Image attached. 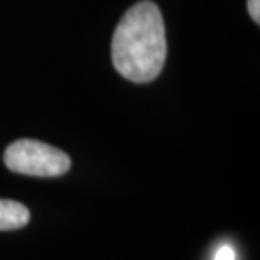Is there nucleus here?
<instances>
[{
    "label": "nucleus",
    "instance_id": "obj_1",
    "mask_svg": "<svg viewBox=\"0 0 260 260\" xmlns=\"http://www.w3.org/2000/svg\"><path fill=\"white\" fill-rule=\"evenodd\" d=\"M168 43L159 7L142 0L120 19L112 39L113 68L128 81L150 83L162 71Z\"/></svg>",
    "mask_w": 260,
    "mask_h": 260
},
{
    "label": "nucleus",
    "instance_id": "obj_4",
    "mask_svg": "<svg viewBox=\"0 0 260 260\" xmlns=\"http://www.w3.org/2000/svg\"><path fill=\"white\" fill-rule=\"evenodd\" d=\"M213 260H237V253L230 245H221L215 253Z\"/></svg>",
    "mask_w": 260,
    "mask_h": 260
},
{
    "label": "nucleus",
    "instance_id": "obj_2",
    "mask_svg": "<svg viewBox=\"0 0 260 260\" xmlns=\"http://www.w3.org/2000/svg\"><path fill=\"white\" fill-rule=\"evenodd\" d=\"M5 166L17 174L36 178H58L71 168L70 155L41 140L20 139L5 149Z\"/></svg>",
    "mask_w": 260,
    "mask_h": 260
},
{
    "label": "nucleus",
    "instance_id": "obj_3",
    "mask_svg": "<svg viewBox=\"0 0 260 260\" xmlns=\"http://www.w3.org/2000/svg\"><path fill=\"white\" fill-rule=\"evenodd\" d=\"M30 213L22 203L12 200H0V232L19 230L29 223Z\"/></svg>",
    "mask_w": 260,
    "mask_h": 260
},
{
    "label": "nucleus",
    "instance_id": "obj_5",
    "mask_svg": "<svg viewBox=\"0 0 260 260\" xmlns=\"http://www.w3.org/2000/svg\"><path fill=\"white\" fill-rule=\"evenodd\" d=\"M247 5H248V14H250V17L258 24L260 22V0H248Z\"/></svg>",
    "mask_w": 260,
    "mask_h": 260
}]
</instances>
